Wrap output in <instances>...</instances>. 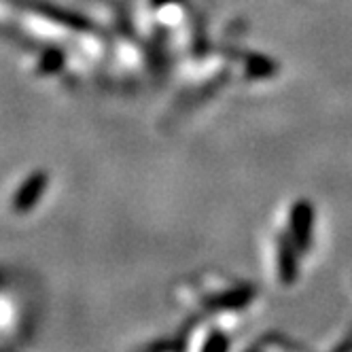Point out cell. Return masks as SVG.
<instances>
[{
    "label": "cell",
    "mask_w": 352,
    "mask_h": 352,
    "mask_svg": "<svg viewBox=\"0 0 352 352\" xmlns=\"http://www.w3.org/2000/svg\"><path fill=\"white\" fill-rule=\"evenodd\" d=\"M312 225H314V208L310 202L301 199L291 208V238L297 248L306 250L312 242Z\"/></svg>",
    "instance_id": "cell-1"
},
{
    "label": "cell",
    "mask_w": 352,
    "mask_h": 352,
    "mask_svg": "<svg viewBox=\"0 0 352 352\" xmlns=\"http://www.w3.org/2000/svg\"><path fill=\"white\" fill-rule=\"evenodd\" d=\"M278 259H280V276L285 283H291L297 274V244L293 238L280 236L278 238Z\"/></svg>",
    "instance_id": "cell-2"
},
{
    "label": "cell",
    "mask_w": 352,
    "mask_h": 352,
    "mask_svg": "<svg viewBox=\"0 0 352 352\" xmlns=\"http://www.w3.org/2000/svg\"><path fill=\"white\" fill-rule=\"evenodd\" d=\"M244 68H246L248 79H270L272 74L278 72V62H274L265 56L250 54L244 60Z\"/></svg>",
    "instance_id": "cell-3"
},
{
    "label": "cell",
    "mask_w": 352,
    "mask_h": 352,
    "mask_svg": "<svg viewBox=\"0 0 352 352\" xmlns=\"http://www.w3.org/2000/svg\"><path fill=\"white\" fill-rule=\"evenodd\" d=\"M155 7H164V5H172V3H181V0H151Z\"/></svg>",
    "instance_id": "cell-4"
}]
</instances>
